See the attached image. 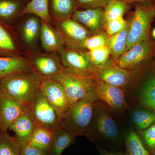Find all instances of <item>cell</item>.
<instances>
[{
    "label": "cell",
    "mask_w": 155,
    "mask_h": 155,
    "mask_svg": "<svg viewBox=\"0 0 155 155\" xmlns=\"http://www.w3.org/2000/svg\"><path fill=\"white\" fill-rule=\"evenodd\" d=\"M97 100L94 91L69 106L60 118V127L75 137L85 135L92 121Z\"/></svg>",
    "instance_id": "6da1fadb"
},
{
    "label": "cell",
    "mask_w": 155,
    "mask_h": 155,
    "mask_svg": "<svg viewBox=\"0 0 155 155\" xmlns=\"http://www.w3.org/2000/svg\"><path fill=\"white\" fill-rule=\"evenodd\" d=\"M40 78L32 71L14 74L0 80L2 91L29 106L38 91Z\"/></svg>",
    "instance_id": "7a4b0ae2"
},
{
    "label": "cell",
    "mask_w": 155,
    "mask_h": 155,
    "mask_svg": "<svg viewBox=\"0 0 155 155\" xmlns=\"http://www.w3.org/2000/svg\"><path fill=\"white\" fill-rule=\"evenodd\" d=\"M52 79L64 87L69 107L94 91L93 77L74 75L64 69Z\"/></svg>",
    "instance_id": "3957f363"
},
{
    "label": "cell",
    "mask_w": 155,
    "mask_h": 155,
    "mask_svg": "<svg viewBox=\"0 0 155 155\" xmlns=\"http://www.w3.org/2000/svg\"><path fill=\"white\" fill-rule=\"evenodd\" d=\"M155 16V7L143 5L137 6L130 22L127 50L137 44L149 39L151 24Z\"/></svg>",
    "instance_id": "277c9868"
},
{
    "label": "cell",
    "mask_w": 155,
    "mask_h": 155,
    "mask_svg": "<svg viewBox=\"0 0 155 155\" xmlns=\"http://www.w3.org/2000/svg\"><path fill=\"white\" fill-rule=\"evenodd\" d=\"M31 70L41 80L52 79L64 69L60 56L56 53H37L29 55L28 59Z\"/></svg>",
    "instance_id": "5b68a950"
},
{
    "label": "cell",
    "mask_w": 155,
    "mask_h": 155,
    "mask_svg": "<svg viewBox=\"0 0 155 155\" xmlns=\"http://www.w3.org/2000/svg\"><path fill=\"white\" fill-rule=\"evenodd\" d=\"M29 110L37 125L52 130L60 127L57 111L38 90L29 104Z\"/></svg>",
    "instance_id": "8992f818"
},
{
    "label": "cell",
    "mask_w": 155,
    "mask_h": 155,
    "mask_svg": "<svg viewBox=\"0 0 155 155\" xmlns=\"http://www.w3.org/2000/svg\"><path fill=\"white\" fill-rule=\"evenodd\" d=\"M58 52L66 71L79 76L94 77L97 69L89 62L85 53L64 47Z\"/></svg>",
    "instance_id": "52a82bcc"
},
{
    "label": "cell",
    "mask_w": 155,
    "mask_h": 155,
    "mask_svg": "<svg viewBox=\"0 0 155 155\" xmlns=\"http://www.w3.org/2000/svg\"><path fill=\"white\" fill-rule=\"evenodd\" d=\"M38 90L55 109L60 119L69 107L64 87L55 80L45 79L41 81Z\"/></svg>",
    "instance_id": "ba28073f"
},
{
    "label": "cell",
    "mask_w": 155,
    "mask_h": 155,
    "mask_svg": "<svg viewBox=\"0 0 155 155\" xmlns=\"http://www.w3.org/2000/svg\"><path fill=\"white\" fill-rule=\"evenodd\" d=\"M28 110L29 106L23 104L2 92L0 96V117L2 131L8 130L14 121Z\"/></svg>",
    "instance_id": "9c48e42d"
},
{
    "label": "cell",
    "mask_w": 155,
    "mask_h": 155,
    "mask_svg": "<svg viewBox=\"0 0 155 155\" xmlns=\"http://www.w3.org/2000/svg\"><path fill=\"white\" fill-rule=\"evenodd\" d=\"M92 121L96 129L103 138L109 141H117L119 137L118 127L107 107L99 106L97 109L94 106Z\"/></svg>",
    "instance_id": "30bf717a"
},
{
    "label": "cell",
    "mask_w": 155,
    "mask_h": 155,
    "mask_svg": "<svg viewBox=\"0 0 155 155\" xmlns=\"http://www.w3.org/2000/svg\"><path fill=\"white\" fill-rule=\"evenodd\" d=\"M94 79L95 93L98 100H101L114 110L124 108L126 104L125 94L120 87Z\"/></svg>",
    "instance_id": "8fae6325"
},
{
    "label": "cell",
    "mask_w": 155,
    "mask_h": 155,
    "mask_svg": "<svg viewBox=\"0 0 155 155\" xmlns=\"http://www.w3.org/2000/svg\"><path fill=\"white\" fill-rule=\"evenodd\" d=\"M152 46L150 39L134 45L119 58L118 66L125 69L135 67L149 55Z\"/></svg>",
    "instance_id": "7c38bea8"
},
{
    "label": "cell",
    "mask_w": 155,
    "mask_h": 155,
    "mask_svg": "<svg viewBox=\"0 0 155 155\" xmlns=\"http://www.w3.org/2000/svg\"><path fill=\"white\" fill-rule=\"evenodd\" d=\"M94 78L121 88L129 82L130 75L126 69L118 65H107L97 69Z\"/></svg>",
    "instance_id": "4fadbf2b"
},
{
    "label": "cell",
    "mask_w": 155,
    "mask_h": 155,
    "mask_svg": "<svg viewBox=\"0 0 155 155\" xmlns=\"http://www.w3.org/2000/svg\"><path fill=\"white\" fill-rule=\"evenodd\" d=\"M60 28L66 42L81 47L83 42L88 38L90 33L82 24L69 18L61 21Z\"/></svg>",
    "instance_id": "5bb4252c"
},
{
    "label": "cell",
    "mask_w": 155,
    "mask_h": 155,
    "mask_svg": "<svg viewBox=\"0 0 155 155\" xmlns=\"http://www.w3.org/2000/svg\"><path fill=\"white\" fill-rule=\"evenodd\" d=\"M36 126L28 110L14 121L8 130L14 131V138L22 146L28 143Z\"/></svg>",
    "instance_id": "9a60e30c"
},
{
    "label": "cell",
    "mask_w": 155,
    "mask_h": 155,
    "mask_svg": "<svg viewBox=\"0 0 155 155\" xmlns=\"http://www.w3.org/2000/svg\"><path fill=\"white\" fill-rule=\"evenodd\" d=\"M40 38L44 49L49 53H56L66 43L61 31L56 30L50 23L41 21Z\"/></svg>",
    "instance_id": "2e32d148"
},
{
    "label": "cell",
    "mask_w": 155,
    "mask_h": 155,
    "mask_svg": "<svg viewBox=\"0 0 155 155\" xmlns=\"http://www.w3.org/2000/svg\"><path fill=\"white\" fill-rule=\"evenodd\" d=\"M73 19L83 25L90 32L95 33L104 23V10L101 8L77 10L73 13Z\"/></svg>",
    "instance_id": "e0dca14e"
},
{
    "label": "cell",
    "mask_w": 155,
    "mask_h": 155,
    "mask_svg": "<svg viewBox=\"0 0 155 155\" xmlns=\"http://www.w3.org/2000/svg\"><path fill=\"white\" fill-rule=\"evenodd\" d=\"M31 71L26 58L18 56L0 57V80L14 74Z\"/></svg>",
    "instance_id": "ac0fdd59"
},
{
    "label": "cell",
    "mask_w": 155,
    "mask_h": 155,
    "mask_svg": "<svg viewBox=\"0 0 155 155\" xmlns=\"http://www.w3.org/2000/svg\"><path fill=\"white\" fill-rule=\"evenodd\" d=\"M53 131L52 141L48 153L49 155H61L64 150L75 142L76 137L60 127Z\"/></svg>",
    "instance_id": "d6986e66"
},
{
    "label": "cell",
    "mask_w": 155,
    "mask_h": 155,
    "mask_svg": "<svg viewBox=\"0 0 155 155\" xmlns=\"http://www.w3.org/2000/svg\"><path fill=\"white\" fill-rule=\"evenodd\" d=\"M53 136V130L37 125L27 144L48 152Z\"/></svg>",
    "instance_id": "ffe728a7"
},
{
    "label": "cell",
    "mask_w": 155,
    "mask_h": 155,
    "mask_svg": "<svg viewBox=\"0 0 155 155\" xmlns=\"http://www.w3.org/2000/svg\"><path fill=\"white\" fill-rule=\"evenodd\" d=\"M129 26L130 22H128L124 29L108 38L107 46L111 54L116 58H120L127 51V39Z\"/></svg>",
    "instance_id": "44dd1931"
},
{
    "label": "cell",
    "mask_w": 155,
    "mask_h": 155,
    "mask_svg": "<svg viewBox=\"0 0 155 155\" xmlns=\"http://www.w3.org/2000/svg\"><path fill=\"white\" fill-rule=\"evenodd\" d=\"M22 14H32L43 22L50 23L51 19L48 10V0H31L22 11Z\"/></svg>",
    "instance_id": "7402d4cb"
},
{
    "label": "cell",
    "mask_w": 155,
    "mask_h": 155,
    "mask_svg": "<svg viewBox=\"0 0 155 155\" xmlns=\"http://www.w3.org/2000/svg\"><path fill=\"white\" fill-rule=\"evenodd\" d=\"M125 143V155H151L146 148L138 134L133 130L127 133Z\"/></svg>",
    "instance_id": "603a6c76"
},
{
    "label": "cell",
    "mask_w": 155,
    "mask_h": 155,
    "mask_svg": "<svg viewBox=\"0 0 155 155\" xmlns=\"http://www.w3.org/2000/svg\"><path fill=\"white\" fill-rule=\"evenodd\" d=\"M134 124L140 130H145L155 122V111L151 109H140L131 114Z\"/></svg>",
    "instance_id": "cb8c5ba5"
},
{
    "label": "cell",
    "mask_w": 155,
    "mask_h": 155,
    "mask_svg": "<svg viewBox=\"0 0 155 155\" xmlns=\"http://www.w3.org/2000/svg\"><path fill=\"white\" fill-rule=\"evenodd\" d=\"M21 145L7 131L0 132V155H21Z\"/></svg>",
    "instance_id": "d4e9b609"
},
{
    "label": "cell",
    "mask_w": 155,
    "mask_h": 155,
    "mask_svg": "<svg viewBox=\"0 0 155 155\" xmlns=\"http://www.w3.org/2000/svg\"><path fill=\"white\" fill-rule=\"evenodd\" d=\"M127 3L121 0H110L104 10V23L123 17L127 11Z\"/></svg>",
    "instance_id": "484cf974"
},
{
    "label": "cell",
    "mask_w": 155,
    "mask_h": 155,
    "mask_svg": "<svg viewBox=\"0 0 155 155\" xmlns=\"http://www.w3.org/2000/svg\"><path fill=\"white\" fill-rule=\"evenodd\" d=\"M41 26V24L36 17H30L25 21L22 28V37L27 44L35 41L40 33Z\"/></svg>",
    "instance_id": "4316f807"
},
{
    "label": "cell",
    "mask_w": 155,
    "mask_h": 155,
    "mask_svg": "<svg viewBox=\"0 0 155 155\" xmlns=\"http://www.w3.org/2000/svg\"><path fill=\"white\" fill-rule=\"evenodd\" d=\"M85 53V55L93 67L96 69L101 68L107 65L109 56L111 54L107 46Z\"/></svg>",
    "instance_id": "83f0119b"
},
{
    "label": "cell",
    "mask_w": 155,
    "mask_h": 155,
    "mask_svg": "<svg viewBox=\"0 0 155 155\" xmlns=\"http://www.w3.org/2000/svg\"><path fill=\"white\" fill-rule=\"evenodd\" d=\"M73 0H53V8L54 12L58 18L62 20L68 19L74 9Z\"/></svg>",
    "instance_id": "f1b7e54d"
},
{
    "label": "cell",
    "mask_w": 155,
    "mask_h": 155,
    "mask_svg": "<svg viewBox=\"0 0 155 155\" xmlns=\"http://www.w3.org/2000/svg\"><path fill=\"white\" fill-rule=\"evenodd\" d=\"M139 136L146 148L154 154L155 150V122L147 129L140 130Z\"/></svg>",
    "instance_id": "f546056e"
},
{
    "label": "cell",
    "mask_w": 155,
    "mask_h": 155,
    "mask_svg": "<svg viewBox=\"0 0 155 155\" xmlns=\"http://www.w3.org/2000/svg\"><path fill=\"white\" fill-rule=\"evenodd\" d=\"M141 100L146 107L155 102V76L149 78L145 83L142 91Z\"/></svg>",
    "instance_id": "4dcf8cb0"
},
{
    "label": "cell",
    "mask_w": 155,
    "mask_h": 155,
    "mask_svg": "<svg viewBox=\"0 0 155 155\" xmlns=\"http://www.w3.org/2000/svg\"><path fill=\"white\" fill-rule=\"evenodd\" d=\"M108 38L107 35L103 33L95 35L87 38L81 45V47L88 51L104 47L107 46Z\"/></svg>",
    "instance_id": "1f68e13d"
},
{
    "label": "cell",
    "mask_w": 155,
    "mask_h": 155,
    "mask_svg": "<svg viewBox=\"0 0 155 155\" xmlns=\"http://www.w3.org/2000/svg\"><path fill=\"white\" fill-rule=\"evenodd\" d=\"M0 51L14 53L16 51L14 41L8 31L0 24Z\"/></svg>",
    "instance_id": "d6a6232c"
},
{
    "label": "cell",
    "mask_w": 155,
    "mask_h": 155,
    "mask_svg": "<svg viewBox=\"0 0 155 155\" xmlns=\"http://www.w3.org/2000/svg\"><path fill=\"white\" fill-rule=\"evenodd\" d=\"M127 22L123 17L105 22L107 36L111 37L121 31L127 25Z\"/></svg>",
    "instance_id": "836d02e7"
},
{
    "label": "cell",
    "mask_w": 155,
    "mask_h": 155,
    "mask_svg": "<svg viewBox=\"0 0 155 155\" xmlns=\"http://www.w3.org/2000/svg\"><path fill=\"white\" fill-rule=\"evenodd\" d=\"M18 5L12 1H0V17L7 19L12 17L17 12Z\"/></svg>",
    "instance_id": "e575fe53"
},
{
    "label": "cell",
    "mask_w": 155,
    "mask_h": 155,
    "mask_svg": "<svg viewBox=\"0 0 155 155\" xmlns=\"http://www.w3.org/2000/svg\"><path fill=\"white\" fill-rule=\"evenodd\" d=\"M110 0H76L79 5L89 8H105Z\"/></svg>",
    "instance_id": "d590c367"
},
{
    "label": "cell",
    "mask_w": 155,
    "mask_h": 155,
    "mask_svg": "<svg viewBox=\"0 0 155 155\" xmlns=\"http://www.w3.org/2000/svg\"><path fill=\"white\" fill-rule=\"evenodd\" d=\"M21 155H49L47 152L38 149L28 144L21 146Z\"/></svg>",
    "instance_id": "8d00e7d4"
},
{
    "label": "cell",
    "mask_w": 155,
    "mask_h": 155,
    "mask_svg": "<svg viewBox=\"0 0 155 155\" xmlns=\"http://www.w3.org/2000/svg\"><path fill=\"white\" fill-rule=\"evenodd\" d=\"M100 155H125V153H123L117 151H110L103 149L101 147L98 148Z\"/></svg>",
    "instance_id": "74e56055"
},
{
    "label": "cell",
    "mask_w": 155,
    "mask_h": 155,
    "mask_svg": "<svg viewBox=\"0 0 155 155\" xmlns=\"http://www.w3.org/2000/svg\"><path fill=\"white\" fill-rule=\"evenodd\" d=\"M126 3L138 2L140 3L142 5H150V4L152 0H121Z\"/></svg>",
    "instance_id": "f35d334b"
},
{
    "label": "cell",
    "mask_w": 155,
    "mask_h": 155,
    "mask_svg": "<svg viewBox=\"0 0 155 155\" xmlns=\"http://www.w3.org/2000/svg\"><path fill=\"white\" fill-rule=\"evenodd\" d=\"M146 107L149 108V109H151L155 111V102L153 103H151V104L147 105Z\"/></svg>",
    "instance_id": "ab89813d"
},
{
    "label": "cell",
    "mask_w": 155,
    "mask_h": 155,
    "mask_svg": "<svg viewBox=\"0 0 155 155\" xmlns=\"http://www.w3.org/2000/svg\"><path fill=\"white\" fill-rule=\"evenodd\" d=\"M152 36L155 39V28L153 29L152 31Z\"/></svg>",
    "instance_id": "60d3db41"
},
{
    "label": "cell",
    "mask_w": 155,
    "mask_h": 155,
    "mask_svg": "<svg viewBox=\"0 0 155 155\" xmlns=\"http://www.w3.org/2000/svg\"><path fill=\"white\" fill-rule=\"evenodd\" d=\"M2 127H1V117H0V132L2 131Z\"/></svg>",
    "instance_id": "b9f144b4"
},
{
    "label": "cell",
    "mask_w": 155,
    "mask_h": 155,
    "mask_svg": "<svg viewBox=\"0 0 155 155\" xmlns=\"http://www.w3.org/2000/svg\"><path fill=\"white\" fill-rule=\"evenodd\" d=\"M2 88H1V85H0V96L2 94Z\"/></svg>",
    "instance_id": "7bdbcfd3"
},
{
    "label": "cell",
    "mask_w": 155,
    "mask_h": 155,
    "mask_svg": "<svg viewBox=\"0 0 155 155\" xmlns=\"http://www.w3.org/2000/svg\"><path fill=\"white\" fill-rule=\"evenodd\" d=\"M153 155H155V152H154V153Z\"/></svg>",
    "instance_id": "ee69618b"
}]
</instances>
